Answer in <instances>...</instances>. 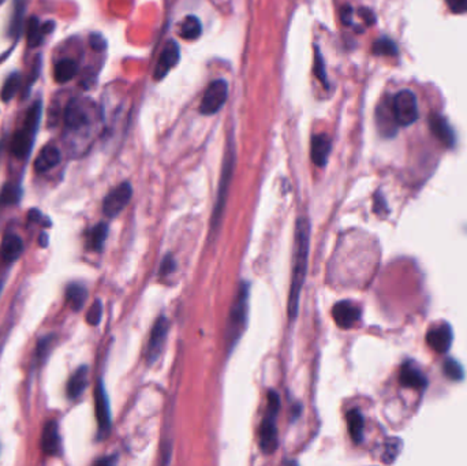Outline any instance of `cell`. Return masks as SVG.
<instances>
[{
	"label": "cell",
	"instance_id": "obj_30",
	"mask_svg": "<svg viewBox=\"0 0 467 466\" xmlns=\"http://www.w3.org/2000/svg\"><path fill=\"white\" fill-rule=\"evenodd\" d=\"M402 448H403V442L399 438H388L384 442L381 461L384 464H393L396 461V458L399 457Z\"/></svg>",
	"mask_w": 467,
	"mask_h": 466
},
{
	"label": "cell",
	"instance_id": "obj_7",
	"mask_svg": "<svg viewBox=\"0 0 467 466\" xmlns=\"http://www.w3.org/2000/svg\"><path fill=\"white\" fill-rule=\"evenodd\" d=\"M391 107L397 126L407 127L417 122V98L412 91H400L396 93L391 100Z\"/></svg>",
	"mask_w": 467,
	"mask_h": 466
},
{
	"label": "cell",
	"instance_id": "obj_19",
	"mask_svg": "<svg viewBox=\"0 0 467 466\" xmlns=\"http://www.w3.org/2000/svg\"><path fill=\"white\" fill-rule=\"evenodd\" d=\"M332 149V143L331 138L321 133V134H315L312 137V144H310V157L312 162L317 166V167H325L329 153Z\"/></svg>",
	"mask_w": 467,
	"mask_h": 466
},
{
	"label": "cell",
	"instance_id": "obj_46",
	"mask_svg": "<svg viewBox=\"0 0 467 466\" xmlns=\"http://www.w3.org/2000/svg\"><path fill=\"white\" fill-rule=\"evenodd\" d=\"M4 3V0H0V4H3Z\"/></svg>",
	"mask_w": 467,
	"mask_h": 466
},
{
	"label": "cell",
	"instance_id": "obj_18",
	"mask_svg": "<svg viewBox=\"0 0 467 466\" xmlns=\"http://www.w3.org/2000/svg\"><path fill=\"white\" fill-rule=\"evenodd\" d=\"M429 126L433 136L447 148L455 145V134L449 123L440 114H432L429 117Z\"/></svg>",
	"mask_w": 467,
	"mask_h": 466
},
{
	"label": "cell",
	"instance_id": "obj_44",
	"mask_svg": "<svg viewBox=\"0 0 467 466\" xmlns=\"http://www.w3.org/2000/svg\"><path fill=\"white\" fill-rule=\"evenodd\" d=\"M96 464L98 465H114V464H117V455H111V457H107V458L98 460Z\"/></svg>",
	"mask_w": 467,
	"mask_h": 466
},
{
	"label": "cell",
	"instance_id": "obj_15",
	"mask_svg": "<svg viewBox=\"0 0 467 466\" xmlns=\"http://www.w3.org/2000/svg\"><path fill=\"white\" fill-rule=\"evenodd\" d=\"M399 382L403 387L414 390H423L428 386L426 376L413 361H406L402 365L399 372Z\"/></svg>",
	"mask_w": 467,
	"mask_h": 466
},
{
	"label": "cell",
	"instance_id": "obj_45",
	"mask_svg": "<svg viewBox=\"0 0 467 466\" xmlns=\"http://www.w3.org/2000/svg\"><path fill=\"white\" fill-rule=\"evenodd\" d=\"M1 289H3V282L0 280V295H1Z\"/></svg>",
	"mask_w": 467,
	"mask_h": 466
},
{
	"label": "cell",
	"instance_id": "obj_8",
	"mask_svg": "<svg viewBox=\"0 0 467 466\" xmlns=\"http://www.w3.org/2000/svg\"><path fill=\"white\" fill-rule=\"evenodd\" d=\"M228 98V84L225 79H216L206 88L201 104H199V112L202 115H215L221 111V107L224 105L225 100Z\"/></svg>",
	"mask_w": 467,
	"mask_h": 466
},
{
	"label": "cell",
	"instance_id": "obj_22",
	"mask_svg": "<svg viewBox=\"0 0 467 466\" xmlns=\"http://www.w3.org/2000/svg\"><path fill=\"white\" fill-rule=\"evenodd\" d=\"M88 383H89V368L86 365H82L74 372L70 380L67 382V387H66L67 396L70 399L79 398L85 391Z\"/></svg>",
	"mask_w": 467,
	"mask_h": 466
},
{
	"label": "cell",
	"instance_id": "obj_42",
	"mask_svg": "<svg viewBox=\"0 0 467 466\" xmlns=\"http://www.w3.org/2000/svg\"><path fill=\"white\" fill-rule=\"evenodd\" d=\"M353 15H354V10L351 6L346 4L342 8V22L346 26H351L353 25Z\"/></svg>",
	"mask_w": 467,
	"mask_h": 466
},
{
	"label": "cell",
	"instance_id": "obj_31",
	"mask_svg": "<svg viewBox=\"0 0 467 466\" xmlns=\"http://www.w3.org/2000/svg\"><path fill=\"white\" fill-rule=\"evenodd\" d=\"M108 235V226L105 223H98L89 233V247L100 252L105 244Z\"/></svg>",
	"mask_w": 467,
	"mask_h": 466
},
{
	"label": "cell",
	"instance_id": "obj_17",
	"mask_svg": "<svg viewBox=\"0 0 467 466\" xmlns=\"http://www.w3.org/2000/svg\"><path fill=\"white\" fill-rule=\"evenodd\" d=\"M376 123L379 127V131L384 137H393L397 130V123L395 121L393 117V107H391V100L390 101H383L377 107L376 112Z\"/></svg>",
	"mask_w": 467,
	"mask_h": 466
},
{
	"label": "cell",
	"instance_id": "obj_12",
	"mask_svg": "<svg viewBox=\"0 0 467 466\" xmlns=\"http://www.w3.org/2000/svg\"><path fill=\"white\" fill-rule=\"evenodd\" d=\"M95 410L98 420V434L101 436L107 435L111 429V408L103 380H98L95 389Z\"/></svg>",
	"mask_w": 467,
	"mask_h": 466
},
{
	"label": "cell",
	"instance_id": "obj_10",
	"mask_svg": "<svg viewBox=\"0 0 467 466\" xmlns=\"http://www.w3.org/2000/svg\"><path fill=\"white\" fill-rule=\"evenodd\" d=\"M133 196V188L129 182H123L115 189H112L103 201V212L108 218L118 216Z\"/></svg>",
	"mask_w": 467,
	"mask_h": 466
},
{
	"label": "cell",
	"instance_id": "obj_26",
	"mask_svg": "<svg viewBox=\"0 0 467 466\" xmlns=\"http://www.w3.org/2000/svg\"><path fill=\"white\" fill-rule=\"evenodd\" d=\"M77 74V63L72 59H63L55 65L53 78L58 84H66L72 81Z\"/></svg>",
	"mask_w": 467,
	"mask_h": 466
},
{
	"label": "cell",
	"instance_id": "obj_38",
	"mask_svg": "<svg viewBox=\"0 0 467 466\" xmlns=\"http://www.w3.org/2000/svg\"><path fill=\"white\" fill-rule=\"evenodd\" d=\"M373 209H374V212L379 214L380 216L388 214L387 201H386V198H384V196H383L380 192H377V193L374 195V207H373Z\"/></svg>",
	"mask_w": 467,
	"mask_h": 466
},
{
	"label": "cell",
	"instance_id": "obj_4",
	"mask_svg": "<svg viewBox=\"0 0 467 466\" xmlns=\"http://www.w3.org/2000/svg\"><path fill=\"white\" fill-rule=\"evenodd\" d=\"M249 292H250L249 283L242 282L232 302L227 321L225 342L228 349H232L237 344L238 339L242 337V332L245 331L247 313H249Z\"/></svg>",
	"mask_w": 467,
	"mask_h": 466
},
{
	"label": "cell",
	"instance_id": "obj_32",
	"mask_svg": "<svg viewBox=\"0 0 467 466\" xmlns=\"http://www.w3.org/2000/svg\"><path fill=\"white\" fill-rule=\"evenodd\" d=\"M442 373L445 377H448L452 382H461L465 377V370L462 368V365L452 358H447L444 361Z\"/></svg>",
	"mask_w": 467,
	"mask_h": 466
},
{
	"label": "cell",
	"instance_id": "obj_39",
	"mask_svg": "<svg viewBox=\"0 0 467 466\" xmlns=\"http://www.w3.org/2000/svg\"><path fill=\"white\" fill-rule=\"evenodd\" d=\"M175 270H176V261L173 260L171 254L166 256L162 266H160V276H169Z\"/></svg>",
	"mask_w": 467,
	"mask_h": 466
},
{
	"label": "cell",
	"instance_id": "obj_13",
	"mask_svg": "<svg viewBox=\"0 0 467 466\" xmlns=\"http://www.w3.org/2000/svg\"><path fill=\"white\" fill-rule=\"evenodd\" d=\"M332 318L341 328L348 330L361 319V308L353 301H339L332 308Z\"/></svg>",
	"mask_w": 467,
	"mask_h": 466
},
{
	"label": "cell",
	"instance_id": "obj_29",
	"mask_svg": "<svg viewBox=\"0 0 467 466\" xmlns=\"http://www.w3.org/2000/svg\"><path fill=\"white\" fill-rule=\"evenodd\" d=\"M25 11H26V1L14 0V13H13L11 22H10V34L13 37H18L22 30Z\"/></svg>",
	"mask_w": 467,
	"mask_h": 466
},
{
	"label": "cell",
	"instance_id": "obj_3",
	"mask_svg": "<svg viewBox=\"0 0 467 466\" xmlns=\"http://www.w3.org/2000/svg\"><path fill=\"white\" fill-rule=\"evenodd\" d=\"M41 103L36 101L27 111L21 129L13 136L10 150L17 159H26L33 148V143L41 119Z\"/></svg>",
	"mask_w": 467,
	"mask_h": 466
},
{
	"label": "cell",
	"instance_id": "obj_28",
	"mask_svg": "<svg viewBox=\"0 0 467 466\" xmlns=\"http://www.w3.org/2000/svg\"><path fill=\"white\" fill-rule=\"evenodd\" d=\"M21 85H22V77L21 74L13 73L11 75H8V78L6 79L3 88H1V92H0V98L7 103L10 100H13L14 96L18 93V91L21 89Z\"/></svg>",
	"mask_w": 467,
	"mask_h": 466
},
{
	"label": "cell",
	"instance_id": "obj_2",
	"mask_svg": "<svg viewBox=\"0 0 467 466\" xmlns=\"http://www.w3.org/2000/svg\"><path fill=\"white\" fill-rule=\"evenodd\" d=\"M309 245H310V223L305 216H301L298 218L295 226L294 260H293L291 283H290L289 304H287V313L290 320H294L298 315L301 293L308 272Z\"/></svg>",
	"mask_w": 467,
	"mask_h": 466
},
{
	"label": "cell",
	"instance_id": "obj_36",
	"mask_svg": "<svg viewBox=\"0 0 467 466\" xmlns=\"http://www.w3.org/2000/svg\"><path fill=\"white\" fill-rule=\"evenodd\" d=\"M101 318H103V304L100 299H96L93 302V305L89 308L88 311V315H86V321L91 324V325H98V323L101 321Z\"/></svg>",
	"mask_w": 467,
	"mask_h": 466
},
{
	"label": "cell",
	"instance_id": "obj_37",
	"mask_svg": "<svg viewBox=\"0 0 467 466\" xmlns=\"http://www.w3.org/2000/svg\"><path fill=\"white\" fill-rule=\"evenodd\" d=\"M53 338L55 337L49 335V337H46V338L40 339V342L37 344V350H36V358L39 361H43L48 356L49 350H51V347L53 344Z\"/></svg>",
	"mask_w": 467,
	"mask_h": 466
},
{
	"label": "cell",
	"instance_id": "obj_23",
	"mask_svg": "<svg viewBox=\"0 0 467 466\" xmlns=\"http://www.w3.org/2000/svg\"><path fill=\"white\" fill-rule=\"evenodd\" d=\"M55 27V22L48 21L46 24L40 25V21L36 17H32L27 24V32H26V39H27V46L29 47H37L43 36L49 33Z\"/></svg>",
	"mask_w": 467,
	"mask_h": 466
},
{
	"label": "cell",
	"instance_id": "obj_16",
	"mask_svg": "<svg viewBox=\"0 0 467 466\" xmlns=\"http://www.w3.org/2000/svg\"><path fill=\"white\" fill-rule=\"evenodd\" d=\"M24 252V241L15 233L4 234L0 244V257L6 264H13Z\"/></svg>",
	"mask_w": 467,
	"mask_h": 466
},
{
	"label": "cell",
	"instance_id": "obj_11",
	"mask_svg": "<svg viewBox=\"0 0 467 466\" xmlns=\"http://www.w3.org/2000/svg\"><path fill=\"white\" fill-rule=\"evenodd\" d=\"M426 344L438 354H445L454 342V331L448 323L433 325L426 332Z\"/></svg>",
	"mask_w": 467,
	"mask_h": 466
},
{
	"label": "cell",
	"instance_id": "obj_25",
	"mask_svg": "<svg viewBox=\"0 0 467 466\" xmlns=\"http://www.w3.org/2000/svg\"><path fill=\"white\" fill-rule=\"evenodd\" d=\"M88 298V290L81 283H72L66 289V301L72 306V309L78 312L84 308Z\"/></svg>",
	"mask_w": 467,
	"mask_h": 466
},
{
	"label": "cell",
	"instance_id": "obj_5",
	"mask_svg": "<svg viewBox=\"0 0 467 466\" xmlns=\"http://www.w3.org/2000/svg\"><path fill=\"white\" fill-rule=\"evenodd\" d=\"M279 409H280L279 395L270 390L268 393L267 413L260 427V447L265 454L275 453L279 446L277 427H276V418L279 415Z\"/></svg>",
	"mask_w": 467,
	"mask_h": 466
},
{
	"label": "cell",
	"instance_id": "obj_24",
	"mask_svg": "<svg viewBox=\"0 0 467 466\" xmlns=\"http://www.w3.org/2000/svg\"><path fill=\"white\" fill-rule=\"evenodd\" d=\"M347 427L353 442L360 444L364 441V429H365V418L358 409H353L347 413Z\"/></svg>",
	"mask_w": 467,
	"mask_h": 466
},
{
	"label": "cell",
	"instance_id": "obj_20",
	"mask_svg": "<svg viewBox=\"0 0 467 466\" xmlns=\"http://www.w3.org/2000/svg\"><path fill=\"white\" fill-rule=\"evenodd\" d=\"M41 450L47 455H58L60 451V435H59V427L58 422L51 420L48 421L44 428H43V435H41Z\"/></svg>",
	"mask_w": 467,
	"mask_h": 466
},
{
	"label": "cell",
	"instance_id": "obj_35",
	"mask_svg": "<svg viewBox=\"0 0 467 466\" xmlns=\"http://www.w3.org/2000/svg\"><path fill=\"white\" fill-rule=\"evenodd\" d=\"M315 74L317 77L320 82L328 88V79H327V69H325V62H324V58H322V53L320 51L319 47L316 46L315 47Z\"/></svg>",
	"mask_w": 467,
	"mask_h": 466
},
{
	"label": "cell",
	"instance_id": "obj_14",
	"mask_svg": "<svg viewBox=\"0 0 467 466\" xmlns=\"http://www.w3.org/2000/svg\"><path fill=\"white\" fill-rule=\"evenodd\" d=\"M180 52H179V46L176 44L175 40H170L164 49L160 53V58L154 66L153 72V78L154 81H162L167 74L171 72L172 67L176 66L179 62Z\"/></svg>",
	"mask_w": 467,
	"mask_h": 466
},
{
	"label": "cell",
	"instance_id": "obj_33",
	"mask_svg": "<svg viewBox=\"0 0 467 466\" xmlns=\"http://www.w3.org/2000/svg\"><path fill=\"white\" fill-rule=\"evenodd\" d=\"M21 198V189L20 186L17 185H6L3 189H1V193H0V204L1 205H13V204H17Z\"/></svg>",
	"mask_w": 467,
	"mask_h": 466
},
{
	"label": "cell",
	"instance_id": "obj_41",
	"mask_svg": "<svg viewBox=\"0 0 467 466\" xmlns=\"http://www.w3.org/2000/svg\"><path fill=\"white\" fill-rule=\"evenodd\" d=\"M89 41H91V47L98 52H101L107 48V41L100 33H92Z\"/></svg>",
	"mask_w": 467,
	"mask_h": 466
},
{
	"label": "cell",
	"instance_id": "obj_43",
	"mask_svg": "<svg viewBox=\"0 0 467 466\" xmlns=\"http://www.w3.org/2000/svg\"><path fill=\"white\" fill-rule=\"evenodd\" d=\"M358 14H360V17L362 18V21L367 25H373L376 22V17H374V14H373L369 8L361 7V8L358 10Z\"/></svg>",
	"mask_w": 467,
	"mask_h": 466
},
{
	"label": "cell",
	"instance_id": "obj_34",
	"mask_svg": "<svg viewBox=\"0 0 467 466\" xmlns=\"http://www.w3.org/2000/svg\"><path fill=\"white\" fill-rule=\"evenodd\" d=\"M371 52L374 55H381V56H395L397 53V48L393 40L383 37V39H379L377 41H374Z\"/></svg>",
	"mask_w": 467,
	"mask_h": 466
},
{
	"label": "cell",
	"instance_id": "obj_9",
	"mask_svg": "<svg viewBox=\"0 0 467 466\" xmlns=\"http://www.w3.org/2000/svg\"><path fill=\"white\" fill-rule=\"evenodd\" d=\"M170 330V323L166 316H160L159 319L154 321V325L150 331V337L147 341V351H145V358L149 365L157 361L160 357L163 347L167 339V334Z\"/></svg>",
	"mask_w": 467,
	"mask_h": 466
},
{
	"label": "cell",
	"instance_id": "obj_27",
	"mask_svg": "<svg viewBox=\"0 0 467 466\" xmlns=\"http://www.w3.org/2000/svg\"><path fill=\"white\" fill-rule=\"evenodd\" d=\"M202 26L196 15H188L179 26V34L185 40H197L201 36Z\"/></svg>",
	"mask_w": 467,
	"mask_h": 466
},
{
	"label": "cell",
	"instance_id": "obj_21",
	"mask_svg": "<svg viewBox=\"0 0 467 466\" xmlns=\"http://www.w3.org/2000/svg\"><path fill=\"white\" fill-rule=\"evenodd\" d=\"M60 159H62V153H60L59 148L55 147V145H47L41 149V152L36 157L34 170L39 174L49 171L60 163Z\"/></svg>",
	"mask_w": 467,
	"mask_h": 466
},
{
	"label": "cell",
	"instance_id": "obj_40",
	"mask_svg": "<svg viewBox=\"0 0 467 466\" xmlns=\"http://www.w3.org/2000/svg\"><path fill=\"white\" fill-rule=\"evenodd\" d=\"M445 3L454 14L467 13V0H445Z\"/></svg>",
	"mask_w": 467,
	"mask_h": 466
},
{
	"label": "cell",
	"instance_id": "obj_1",
	"mask_svg": "<svg viewBox=\"0 0 467 466\" xmlns=\"http://www.w3.org/2000/svg\"><path fill=\"white\" fill-rule=\"evenodd\" d=\"M103 111L92 98H73L65 111V141L74 156L92 147L103 127Z\"/></svg>",
	"mask_w": 467,
	"mask_h": 466
},
{
	"label": "cell",
	"instance_id": "obj_6",
	"mask_svg": "<svg viewBox=\"0 0 467 466\" xmlns=\"http://www.w3.org/2000/svg\"><path fill=\"white\" fill-rule=\"evenodd\" d=\"M235 169V145L234 143L228 141L227 149H225V156H224V163H223V170H221V185L218 190V200L215 204L213 215H212V228H218L221 221V214L224 211L225 200H227V193L228 188L232 179V174Z\"/></svg>",
	"mask_w": 467,
	"mask_h": 466
}]
</instances>
